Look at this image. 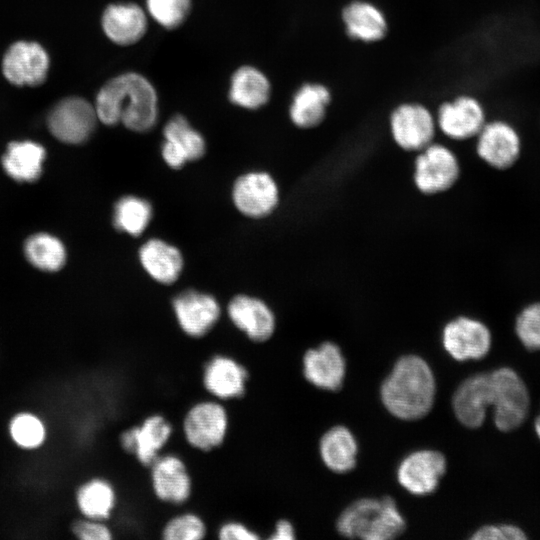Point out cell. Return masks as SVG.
<instances>
[{
  "label": "cell",
  "instance_id": "6da1fadb",
  "mask_svg": "<svg viewBox=\"0 0 540 540\" xmlns=\"http://www.w3.org/2000/svg\"><path fill=\"white\" fill-rule=\"evenodd\" d=\"M95 110L102 123H122L134 132L151 130L158 118V97L143 75L127 72L109 80L96 96Z\"/></svg>",
  "mask_w": 540,
  "mask_h": 540
},
{
  "label": "cell",
  "instance_id": "7a4b0ae2",
  "mask_svg": "<svg viewBox=\"0 0 540 540\" xmlns=\"http://www.w3.org/2000/svg\"><path fill=\"white\" fill-rule=\"evenodd\" d=\"M435 390V378L429 365L419 356L406 355L395 363L383 381L380 395L392 415L416 420L430 411Z\"/></svg>",
  "mask_w": 540,
  "mask_h": 540
},
{
  "label": "cell",
  "instance_id": "3957f363",
  "mask_svg": "<svg viewBox=\"0 0 540 540\" xmlns=\"http://www.w3.org/2000/svg\"><path fill=\"white\" fill-rule=\"evenodd\" d=\"M336 527L348 538L390 540L404 532L406 523L392 498H364L341 513Z\"/></svg>",
  "mask_w": 540,
  "mask_h": 540
},
{
  "label": "cell",
  "instance_id": "277c9868",
  "mask_svg": "<svg viewBox=\"0 0 540 540\" xmlns=\"http://www.w3.org/2000/svg\"><path fill=\"white\" fill-rule=\"evenodd\" d=\"M229 423L224 402L213 398L199 400L186 410L182 418L183 439L194 450L212 451L224 443Z\"/></svg>",
  "mask_w": 540,
  "mask_h": 540
},
{
  "label": "cell",
  "instance_id": "5b68a950",
  "mask_svg": "<svg viewBox=\"0 0 540 540\" xmlns=\"http://www.w3.org/2000/svg\"><path fill=\"white\" fill-rule=\"evenodd\" d=\"M174 432V425L164 415L151 413L139 423L121 430L117 441L126 456L148 469L166 448Z\"/></svg>",
  "mask_w": 540,
  "mask_h": 540
},
{
  "label": "cell",
  "instance_id": "8992f818",
  "mask_svg": "<svg viewBox=\"0 0 540 540\" xmlns=\"http://www.w3.org/2000/svg\"><path fill=\"white\" fill-rule=\"evenodd\" d=\"M477 156L497 171L512 169L520 161L524 144L520 130L511 121L487 120L475 137Z\"/></svg>",
  "mask_w": 540,
  "mask_h": 540
},
{
  "label": "cell",
  "instance_id": "52a82bcc",
  "mask_svg": "<svg viewBox=\"0 0 540 540\" xmlns=\"http://www.w3.org/2000/svg\"><path fill=\"white\" fill-rule=\"evenodd\" d=\"M149 480L158 501L171 506L175 513L191 498L193 479L184 459L163 451L148 468Z\"/></svg>",
  "mask_w": 540,
  "mask_h": 540
},
{
  "label": "cell",
  "instance_id": "ba28073f",
  "mask_svg": "<svg viewBox=\"0 0 540 540\" xmlns=\"http://www.w3.org/2000/svg\"><path fill=\"white\" fill-rule=\"evenodd\" d=\"M493 386V420L503 432L519 427L526 419L529 394L523 380L511 368L502 367L490 373Z\"/></svg>",
  "mask_w": 540,
  "mask_h": 540
},
{
  "label": "cell",
  "instance_id": "9c48e42d",
  "mask_svg": "<svg viewBox=\"0 0 540 540\" xmlns=\"http://www.w3.org/2000/svg\"><path fill=\"white\" fill-rule=\"evenodd\" d=\"M460 163L448 147L431 143L415 160L414 182L423 194H437L449 190L458 180Z\"/></svg>",
  "mask_w": 540,
  "mask_h": 540
},
{
  "label": "cell",
  "instance_id": "30bf717a",
  "mask_svg": "<svg viewBox=\"0 0 540 540\" xmlns=\"http://www.w3.org/2000/svg\"><path fill=\"white\" fill-rule=\"evenodd\" d=\"M172 310L179 330L191 339L209 335L222 315L216 298L195 290L178 294L172 301Z\"/></svg>",
  "mask_w": 540,
  "mask_h": 540
},
{
  "label": "cell",
  "instance_id": "8fae6325",
  "mask_svg": "<svg viewBox=\"0 0 540 540\" xmlns=\"http://www.w3.org/2000/svg\"><path fill=\"white\" fill-rule=\"evenodd\" d=\"M390 130L395 143L406 151H421L433 142L437 124L430 110L421 103L405 102L390 116Z\"/></svg>",
  "mask_w": 540,
  "mask_h": 540
},
{
  "label": "cell",
  "instance_id": "7c38bea8",
  "mask_svg": "<svg viewBox=\"0 0 540 540\" xmlns=\"http://www.w3.org/2000/svg\"><path fill=\"white\" fill-rule=\"evenodd\" d=\"M249 378L248 369L239 360L216 353L204 363L201 382L210 398L228 402L244 396Z\"/></svg>",
  "mask_w": 540,
  "mask_h": 540
},
{
  "label": "cell",
  "instance_id": "4fadbf2b",
  "mask_svg": "<svg viewBox=\"0 0 540 540\" xmlns=\"http://www.w3.org/2000/svg\"><path fill=\"white\" fill-rule=\"evenodd\" d=\"M437 127L448 138L466 141L477 136L487 121L482 102L470 94H462L439 106Z\"/></svg>",
  "mask_w": 540,
  "mask_h": 540
},
{
  "label": "cell",
  "instance_id": "5bb4252c",
  "mask_svg": "<svg viewBox=\"0 0 540 540\" xmlns=\"http://www.w3.org/2000/svg\"><path fill=\"white\" fill-rule=\"evenodd\" d=\"M97 120L95 107L88 101L80 97H68L50 111L48 127L58 140L80 144L91 136Z\"/></svg>",
  "mask_w": 540,
  "mask_h": 540
},
{
  "label": "cell",
  "instance_id": "9a60e30c",
  "mask_svg": "<svg viewBox=\"0 0 540 540\" xmlns=\"http://www.w3.org/2000/svg\"><path fill=\"white\" fill-rule=\"evenodd\" d=\"M226 314L236 330L253 343L268 342L275 333V314L259 298L237 295L228 303Z\"/></svg>",
  "mask_w": 540,
  "mask_h": 540
},
{
  "label": "cell",
  "instance_id": "2e32d148",
  "mask_svg": "<svg viewBox=\"0 0 540 540\" xmlns=\"http://www.w3.org/2000/svg\"><path fill=\"white\" fill-rule=\"evenodd\" d=\"M491 332L480 320L460 316L448 322L442 333L445 350L458 361L478 360L491 347Z\"/></svg>",
  "mask_w": 540,
  "mask_h": 540
},
{
  "label": "cell",
  "instance_id": "e0dca14e",
  "mask_svg": "<svg viewBox=\"0 0 540 540\" xmlns=\"http://www.w3.org/2000/svg\"><path fill=\"white\" fill-rule=\"evenodd\" d=\"M49 57L36 42L18 41L6 51L2 61L5 78L17 86H36L46 79Z\"/></svg>",
  "mask_w": 540,
  "mask_h": 540
},
{
  "label": "cell",
  "instance_id": "ac0fdd59",
  "mask_svg": "<svg viewBox=\"0 0 540 540\" xmlns=\"http://www.w3.org/2000/svg\"><path fill=\"white\" fill-rule=\"evenodd\" d=\"M232 198L242 214L251 218H262L276 208L279 190L270 174L249 172L235 181Z\"/></svg>",
  "mask_w": 540,
  "mask_h": 540
},
{
  "label": "cell",
  "instance_id": "d6986e66",
  "mask_svg": "<svg viewBox=\"0 0 540 540\" xmlns=\"http://www.w3.org/2000/svg\"><path fill=\"white\" fill-rule=\"evenodd\" d=\"M446 466L445 457L438 451H415L401 461L397 479L408 492L427 495L436 490Z\"/></svg>",
  "mask_w": 540,
  "mask_h": 540
},
{
  "label": "cell",
  "instance_id": "ffe728a7",
  "mask_svg": "<svg viewBox=\"0 0 540 540\" xmlns=\"http://www.w3.org/2000/svg\"><path fill=\"white\" fill-rule=\"evenodd\" d=\"M161 153L165 163L179 169L186 162L200 159L206 150L203 136L182 115L173 116L165 125Z\"/></svg>",
  "mask_w": 540,
  "mask_h": 540
},
{
  "label": "cell",
  "instance_id": "44dd1931",
  "mask_svg": "<svg viewBox=\"0 0 540 540\" xmlns=\"http://www.w3.org/2000/svg\"><path fill=\"white\" fill-rule=\"evenodd\" d=\"M493 404V386L490 373L475 374L456 389L452 406L457 419L466 427H480L486 409Z\"/></svg>",
  "mask_w": 540,
  "mask_h": 540
},
{
  "label": "cell",
  "instance_id": "7402d4cb",
  "mask_svg": "<svg viewBox=\"0 0 540 540\" xmlns=\"http://www.w3.org/2000/svg\"><path fill=\"white\" fill-rule=\"evenodd\" d=\"M303 376L317 388L337 391L345 377V359L333 342H324L308 349L302 358Z\"/></svg>",
  "mask_w": 540,
  "mask_h": 540
},
{
  "label": "cell",
  "instance_id": "603a6c76",
  "mask_svg": "<svg viewBox=\"0 0 540 540\" xmlns=\"http://www.w3.org/2000/svg\"><path fill=\"white\" fill-rule=\"evenodd\" d=\"M101 22L105 35L122 46L137 43L147 30L145 12L135 3L109 5L103 12Z\"/></svg>",
  "mask_w": 540,
  "mask_h": 540
},
{
  "label": "cell",
  "instance_id": "cb8c5ba5",
  "mask_svg": "<svg viewBox=\"0 0 540 540\" xmlns=\"http://www.w3.org/2000/svg\"><path fill=\"white\" fill-rule=\"evenodd\" d=\"M342 21L347 35L364 43L382 40L388 31L383 11L366 0H353L342 10Z\"/></svg>",
  "mask_w": 540,
  "mask_h": 540
},
{
  "label": "cell",
  "instance_id": "d4e9b609",
  "mask_svg": "<svg viewBox=\"0 0 540 540\" xmlns=\"http://www.w3.org/2000/svg\"><path fill=\"white\" fill-rule=\"evenodd\" d=\"M332 96L322 83H305L293 95L289 116L292 123L302 129L319 126L326 117Z\"/></svg>",
  "mask_w": 540,
  "mask_h": 540
},
{
  "label": "cell",
  "instance_id": "484cf974",
  "mask_svg": "<svg viewBox=\"0 0 540 540\" xmlns=\"http://www.w3.org/2000/svg\"><path fill=\"white\" fill-rule=\"evenodd\" d=\"M144 270L157 282L172 284L183 269V257L173 245L157 238L145 242L139 250Z\"/></svg>",
  "mask_w": 540,
  "mask_h": 540
},
{
  "label": "cell",
  "instance_id": "4316f807",
  "mask_svg": "<svg viewBox=\"0 0 540 540\" xmlns=\"http://www.w3.org/2000/svg\"><path fill=\"white\" fill-rule=\"evenodd\" d=\"M76 503L83 517L109 522L118 504L117 489L108 478L93 477L78 488Z\"/></svg>",
  "mask_w": 540,
  "mask_h": 540
},
{
  "label": "cell",
  "instance_id": "83f0119b",
  "mask_svg": "<svg viewBox=\"0 0 540 540\" xmlns=\"http://www.w3.org/2000/svg\"><path fill=\"white\" fill-rule=\"evenodd\" d=\"M229 100L242 108L256 110L270 99L271 84L267 76L252 66L239 67L231 77Z\"/></svg>",
  "mask_w": 540,
  "mask_h": 540
},
{
  "label": "cell",
  "instance_id": "f1b7e54d",
  "mask_svg": "<svg viewBox=\"0 0 540 540\" xmlns=\"http://www.w3.org/2000/svg\"><path fill=\"white\" fill-rule=\"evenodd\" d=\"M319 450L325 465L334 472L346 473L356 465L357 442L344 426L328 430L320 440Z\"/></svg>",
  "mask_w": 540,
  "mask_h": 540
},
{
  "label": "cell",
  "instance_id": "f546056e",
  "mask_svg": "<svg viewBox=\"0 0 540 540\" xmlns=\"http://www.w3.org/2000/svg\"><path fill=\"white\" fill-rule=\"evenodd\" d=\"M45 158L44 148L32 141L12 142L2 158L5 171L18 181L36 180Z\"/></svg>",
  "mask_w": 540,
  "mask_h": 540
},
{
  "label": "cell",
  "instance_id": "4dcf8cb0",
  "mask_svg": "<svg viewBox=\"0 0 540 540\" xmlns=\"http://www.w3.org/2000/svg\"><path fill=\"white\" fill-rule=\"evenodd\" d=\"M152 215V206L147 200L127 195L120 198L115 204L114 226L131 236H139L149 225Z\"/></svg>",
  "mask_w": 540,
  "mask_h": 540
},
{
  "label": "cell",
  "instance_id": "1f68e13d",
  "mask_svg": "<svg viewBox=\"0 0 540 540\" xmlns=\"http://www.w3.org/2000/svg\"><path fill=\"white\" fill-rule=\"evenodd\" d=\"M25 254L35 267L46 271L60 269L66 258L62 242L46 233L31 236L25 243Z\"/></svg>",
  "mask_w": 540,
  "mask_h": 540
},
{
  "label": "cell",
  "instance_id": "d6a6232c",
  "mask_svg": "<svg viewBox=\"0 0 540 540\" xmlns=\"http://www.w3.org/2000/svg\"><path fill=\"white\" fill-rule=\"evenodd\" d=\"M162 540H205L208 526L204 518L192 510H179L172 514L160 531Z\"/></svg>",
  "mask_w": 540,
  "mask_h": 540
},
{
  "label": "cell",
  "instance_id": "836d02e7",
  "mask_svg": "<svg viewBox=\"0 0 540 540\" xmlns=\"http://www.w3.org/2000/svg\"><path fill=\"white\" fill-rule=\"evenodd\" d=\"M9 432L13 441L26 449L39 447L46 434L42 421L31 413L15 415L10 421Z\"/></svg>",
  "mask_w": 540,
  "mask_h": 540
},
{
  "label": "cell",
  "instance_id": "e575fe53",
  "mask_svg": "<svg viewBox=\"0 0 540 540\" xmlns=\"http://www.w3.org/2000/svg\"><path fill=\"white\" fill-rule=\"evenodd\" d=\"M152 18L166 29L181 26L191 12V0H146Z\"/></svg>",
  "mask_w": 540,
  "mask_h": 540
},
{
  "label": "cell",
  "instance_id": "d590c367",
  "mask_svg": "<svg viewBox=\"0 0 540 540\" xmlns=\"http://www.w3.org/2000/svg\"><path fill=\"white\" fill-rule=\"evenodd\" d=\"M515 333L529 350H540V301L524 306L515 319Z\"/></svg>",
  "mask_w": 540,
  "mask_h": 540
},
{
  "label": "cell",
  "instance_id": "8d00e7d4",
  "mask_svg": "<svg viewBox=\"0 0 540 540\" xmlns=\"http://www.w3.org/2000/svg\"><path fill=\"white\" fill-rule=\"evenodd\" d=\"M73 534L81 540H111L114 531L108 521L83 517L72 525Z\"/></svg>",
  "mask_w": 540,
  "mask_h": 540
},
{
  "label": "cell",
  "instance_id": "74e56055",
  "mask_svg": "<svg viewBox=\"0 0 540 540\" xmlns=\"http://www.w3.org/2000/svg\"><path fill=\"white\" fill-rule=\"evenodd\" d=\"M217 540H261V536L245 522L238 519L225 520L215 531Z\"/></svg>",
  "mask_w": 540,
  "mask_h": 540
},
{
  "label": "cell",
  "instance_id": "f35d334b",
  "mask_svg": "<svg viewBox=\"0 0 540 540\" xmlns=\"http://www.w3.org/2000/svg\"><path fill=\"white\" fill-rule=\"evenodd\" d=\"M473 540H524L525 533L517 526L504 524L500 526L486 525L478 529L472 536Z\"/></svg>",
  "mask_w": 540,
  "mask_h": 540
},
{
  "label": "cell",
  "instance_id": "ab89813d",
  "mask_svg": "<svg viewBox=\"0 0 540 540\" xmlns=\"http://www.w3.org/2000/svg\"><path fill=\"white\" fill-rule=\"evenodd\" d=\"M295 538L294 524L286 518H278L275 520L266 540H294Z\"/></svg>",
  "mask_w": 540,
  "mask_h": 540
},
{
  "label": "cell",
  "instance_id": "60d3db41",
  "mask_svg": "<svg viewBox=\"0 0 540 540\" xmlns=\"http://www.w3.org/2000/svg\"><path fill=\"white\" fill-rule=\"evenodd\" d=\"M534 426H535V431L538 437L540 438V415L535 419Z\"/></svg>",
  "mask_w": 540,
  "mask_h": 540
}]
</instances>
